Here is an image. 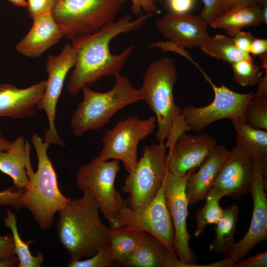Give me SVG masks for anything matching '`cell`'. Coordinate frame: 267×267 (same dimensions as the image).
I'll return each mask as SVG.
<instances>
[{"label":"cell","mask_w":267,"mask_h":267,"mask_svg":"<svg viewBox=\"0 0 267 267\" xmlns=\"http://www.w3.org/2000/svg\"><path fill=\"white\" fill-rule=\"evenodd\" d=\"M11 141H9L4 138L1 132L0 131V151H5L10 146Z\"/></svg>","instance_id":"bcb514c9"},{"label":"cell","mask_w":267,"mask_h":267,"mask_svg":"<svg viewBox=\"0 0 267 267\" xmlns=\"http://www.w3.org/2000/svg\"><path fill=\"white\" fill-rule=\"evenodd\" d=\"M239 208L235 204L223 209L222 215L214 227L216 235L209 245V249L221 253L225 246L235 241Z\"/></svg>","instance_id":"484cf974"},{"label":"cell","mask_w":267,"mask_h":267,"mask_svg":"<svg viewBox=\"0 0 267 267\" xmlns=\"http://www.w3.org/2000/svg\"><path fill=\"white\" fill-rule=\"evenodd\" d=\"M31 141L38 158V169L34 172L30 159L26 165L29 184L23 190L21 201L24 207L29 210L39 227L46 230L52 225L56 213L71 200L60 191L57 176L47 151L50 144L37 134Z\"/></svg>","instance_id":"277c9868"},{"label":"cell","mask_w":267,"mask_h":267,"mask_svg":"<svg viewBox=\"0 0 267 267\" xmlns=\"http://www.w3.org/2000/svg\"><path fill=\"white\" fill-rule=\"evenodd\" d=\"M261 4L239 5L222 12L210 22L214 29H222L229 36L245 27L257 26L263 23Z\"/></svg>","instance_id":"603a6c76"},{"label":"cell","mask_w":267,"mask_h":267,"mask_svg":"<svg viewBox=\"0 0 267 267\" xmlns=\"http://www.w3.org/2000/svg\"><path fill=\"white\" fill-rule=\"evenodd\" d=\"M131 10L134 15L139 16L143 11L145 13L155 15L160 12L157 6L162 0H131Z\"/></svg>","instance_id":"836d02e7"},{"label":"cell","mask_w":267,"mask_h":267,"mask_svg":"<svg viewBox=\"0 0 267 267\" xmlns=\"http://www.w3.org/2000/svg\"><path fill=\"white\" fill-rule=\"evenodd\" d=\"M222 197L219 195L207 196L206 203L196 213L197 227L195 235L198 236L204 231L205 227L209 224H216L221 218L223 209L219 202Z\"/></svg>","instance_id":"f1b7e54d"},{"label":"cell","mask_w":267,"mask_h":267,"mask_svg":"<svg viewBox=\"0 0 267 267\" xmlns=\"http://www.w3.org/2000/svg\"><path fill=\"white\" fill-rule=\"evenodd\" d=\"M45 87L46 81L25 89L10 84L0 85V116L13 119L35 116Z\"/></svg>","instance_id":"ac0fdd59"},{"label":"cell","mask_w":267,"mask_h":267,"mask_svg":"<svg viewBox=\"0 0 267 267\" xmlns=\"http://www.w3.org/2000/svg\"><path fill=\"white\" fill-rule=\"evenodd\" d=\"M11 2L13 5L19 7H26V0H7Z\"/></svg>","instance_id":"c3c4849f"},{"label":"cell","mask_w":267,"mask_h":267,"mask_svg":"<svg viewBox=\"0 0 267 267\" xmlns=\"http://www.w3.org/2000/svg\"><path fill=\"white\" fill-rule=\"evenodd\" d=\"M58 0H27V10L29 17L33 19L39 15L51 11Z\"/></svg>","instance_id":"d590c367"},{"label":"cell","mask_w":267,"mask_h":267,"mask_svg":"<svg viewBox=\"0 0 267 267\" xmlns=\"http://www.w3.org/2000/svg\"><path fill=\"white\" fill-rule=\"evenodd\" d=\"M17 218L10 209L6 211L4 223L9 228L12 235L15 247V253L19 259L18 267H40L44 261L43 253L38 251L36 256L32 255L29 245L34 241H24L21 238L17 225Z\"/></svg>","instance_id":"83f0119b"},{"label":"cell","mask_w":267,"mask_h":267,"mask_svg":"<svg viewBox=\"0 0 267 267\" xmlns=\"http://www.w3.org/2000/svg\"><path fill=\"white\" fill-rule=\"evenodd\" d=\"M18 264L19 259L16 254L0 257V267H15Z\"/></svg>","instance_id":"ee69618b"},{"label":"cell","mask_w":267,"mask_h":267,"mask_svg":"<svg viewBox=\"0 0 267 267\" xmlns=\"http://www.w3.org/2000/svg\"><path fill=\"white\" fill-rule=\"evenodd\" d=\"M76 59V50L71 44H67L57 55H48L45 63L48 78L44 94L37 108L44 110L47 116L48 127L44 130V140L50 144L65 146L55 128L56 106L66 76L74 68Z\"/></svg>","instance_id":"5bb4252c"},{"label":"cell","mask_w":267,"mask_h":267,"mask_svg":"<svg viewBox=\"0 0 267 267\" xmlns=\"http://www.w3.org/2000/svg\"><path fill=\"white\" fill-rule=\"evenodd\" d=\"M209 24L199 15L171 12L158 19L156 26L169 41L183 48L201 46L211 36Z\"/></svg>","instance_id":"e0dca14e"},{"label":"cell","mask_w":267,"mask_h":267,"mask_svg":"<svg viewBox=\"0 0 267 267\" xmlns=\"http://www.w3.org/2000/svg\"><path fill=\"white\" fill-rule=\"evenodd\" d=\"M31 146L22 135L18 136L5 151H0V171L9 176L14 186L25 189L29 184L26 165L30 159Z\"/></svg>","instance_id":"7402d4cb"},{"label":"cell","mask_w":267,"mask_h":267,"mask_svg":"<svg viewBox=\"0 0 267 267\" xmlns=\"http://www.w3.org/2000/svg\"><path fill=\"white\" fill-rule=\"evenodd\" d=\"M109 225L111 228L132 227L149 232L171 253L176 254L174 227L165 201L163 185L147 204L135 209H131L128 205L124 206Z\"/></svg>","instance_id":"30bf717a"},{"label":"cell","mask_w":267,"mask_h":267,"mask_svg":"<svg viewBox=\"0 0 267 267\" xmlns=\"http://www.w3.org/2000/svg\"><path fill=\"white\" fill-rule=\"evenodd\" d=\"M174 60L165 56L150 62L143 76L140 88L144 99L155 113L159 141H164L170 150L178 137L190 131L176 104L173 89L177 79Z\"/></svg>","instance_id":"3957f363"},{"label":"cell","mask_w":267,"mask_h":267,"mask_svg":"<svg viewBox=\"0 0 267 267\" xmlns=\"http://www.w3.org/2000/svg\"><path fill=\"white\" fill-rule=\"evenodd\" d=\"M253 169V156L244 147L236 143L228 151L207 196H228L237 199L250 193Z\"/></svg>","instance_id":"9a60e30c"},{"label":"cell","mask_w":267,"mask_h":267,"mask_svg":"<svg viewBox=\"0 0 267 267\" xmlns=\"http://www.w3.org/2000/svg\"><path fill=\"white\" fill-rule=\"evenodd\" d=\"M153 15L141 14L132 20V16L127 14L94 33L72 40L71 45L76 50L77 59L67 84L69 93L76 95L84 86H89L104 76L120 73L134 47L130 45L120 54H114L110 51V43L121 34L138 30Z\"/></svg>","instance_id":"6da1fadb"},{"label":"cell","mask_w":267,"mask_h":267,"mask_svg":"<svg viewBox=\"0 0 267 267\" xmlns=\"http://www.w3.org/2000/svg\"><path fill=\"white\" fill-rule=\"evenodd\" d=\"M111 229L112 254L115 262L123 265L137 247L145 232L132 227Z\"/></svg>","instance_id":"d4e9b609"},{"label":"cell","mask_w":267,"mask_h":267,"mask_svg":"<svg viewBox=\"0 0 267 267\" xmlns=\"http://www.w3.org/2000/svg\"><path fill=\"white\" fill-rule=\"evenodd\" d=\"M264 0H224L222 12L235 6L256 4H261Z\"/></svg>","instance_id":"7bdbcfd3"},{"label":"cell","mask_w":267,"mask_h":267,"mask_svg":"<svg viewBox=\"0 0 267 267\" xmlns=\"http://www.w3.org/2000/svg\"><path fill=\"white\" fill-rule=\"evenodd\" d=\"M267 252L259 253L254 256L236 262L234 267H267Z\"/></svg>","instance_id":"8d00e7d4"},{"label":"cell","mask_w":267,"mask_h":267,"mask_svg":"<svg viewBox=\"0 0 267 267\" xmlns=\"http://www.w3.org/2000/svg\"><path fill=\"white\" fill-rule=\"evenodd\" d=\"M267 52V40L254 38L250 47L249 54L260 55Z\"/></svg>","instance_id":"b9f144b4"},{"label":"cell","mask_w":267,"mask_h":267,"mask_svg":"<svg viewBox=\"0 0 267 267\" xmlns=\"http://www.w3.org/2000/svg\"><path fill=\"white\" fill-rule=\"evenodd\" d=\"M203 75L212 87L214 99L206 106L196 107L188 105L180 109L181 113L190 131L200 133L206 127L216 121L234 117L244 118L246 105L255 92H237L223 84L218 87L205 72Z\"/></svg>","instance_id":"7c38bea8"},{"label":"cell","mask_w":267,"mask_h":267,"mask_svg":"<svg viewBox=\"0 0 267 267\" xmlns=\"http://www.w3.org/2000/svg\"><path fill=\"white\" fill-rule=\"evenodd\" d=\"M204 7L199 16L209 24L222 12L224 0H202Z\"/></svg>","instance_id":"d6a6232c"},{"label":"cell","mask_w":267,"mask_h":267,"mask_svg":"<svg viewBox=\"0 0 267 267\" xmlns=\"http://www.w3.org/2000/svg\"><path fill=\"white\" fill-rule=\"evenodd\" d=\"M261 63V67L265 70L267 69V53L259 55Z\"/></svg>","instance_id":"681fc988"},{"label":"cell","mask_w":267,"mask_h":267,"mask_svg":"<svg viewBox=\"0 0 267 267\" xmlns=\"http://www.w3.org/2000/svg\"><path fill=\"white\" fill-rule=\"evenodd\" d=\"M233 72V80L242 87L258 85L263 72L253 59H244L230 64Z\"/></svg>","instance_id":"f546056e"},{"label":"cell","mask_w":267,"mask_h":267,"mask_svg":"<svg viewBox=\"0 0 267 267\" xmlns=\"http://www.w3.org/2000/svg\"><path fill=\"white\" fill-rule=\"evenodd\" d=\"M201 50L215 58L232 63L244 59H253L249 53L239 49L232 38L217 34L203 44Z\"/></svg>","instance_id":"4316f807"},{"label":"cell","mask_w":267,"mask_h":267,"mask_svg":"<svg viewBox=\"0 0 267 267\" xmlns=\"http://www.w3.org/2000/svg\"><path fill=\"white\" fill-rule=\"evenodd\" d=\"M228 152L225 145H217L199 166V170L190 175L185 188L188 206L191 207L205 199L213 187Z\"/></svg>","instance_id":"ffe728a7"},{"label":"cell","mask_w":267,"mask_h":267,"mask_svg":"<svg viewBox=\"0 0 267 267\" xmlns=\"http://www.w3.org/2000/svg\"><path fill=\"white\" fill-rule=\"evenodd\" d=\"M114 87L105 92H97L88 86L83 87V99L73 113L70 125L74 134L82 136L89 131L99 130L125 106L143 100L141 88L136 89L130 79L119 73Z\"/></svg>","instance_id":"5b68a950"},{"label":"cell","mask_w":267,"mask_h":267,"mask_svg":"<svg viewBox=\"0 0 267 267\" xmlns=\"http://www.w3.org/2000/svg\"><path fill=\"white\" fill-rule=\"evenodd\" d=\"M115 262L110 246L99 249L85 260L69 262L68 267H107Z\"/></svg>","instance_id":"1f68e13d"},{"label":"cell","mask_w":267,"mask_h":267,"mask_svg":"<svg viewBox=\"0 0 267 267\" xmlns=\"http://www.w3.org/2000/svg\"><path fill=\"white\" fill-rule=\"evenodd\" d=\"M194 0H168V4L171 12L184 13L193 7Z\"/></svg>","instance_id":"60d3db41"},{"label":"cell","mask_w":267,"mask_h":267,"mask_svg":"<svg viewBox=\"0 0 267 267\" xmlns=\"http://www.w3.org/2000/svg\"><path fill=\"white\" fill-rule=\"evenodd\" d=\"M232 40L236 47L243 52L249 53L254 36L250 32L239 31L232 36Z\"/></svg>","instance_id":"74e56055"},{"label":"cell","mask_w":267,"mask_h":267,"mask_svg":"<svg viewBox=\"0 0 267 267\" xmlns=\"http://www.w3.org/2000/svg\"><path fill=\"white\" fill-rule=\"evenodd\" d=\"M244 118L254 128L267 130V97L254 96L246 105Z\"/></svg>","instance_id":"4dcf8cb0"},{"label":"cell","mask_w":267,"mask_h":267,"mask_svg":"<svg viewBox=\"0 0 267 267\" xmlns=\"http://www.w3.org/2000/svg\"><path fill=\"white\" fill-rule=\"evenodd\" d=\"M149 47H158L163 51H171L177 52L182 55L192 62L199 69L200 67L198 64L194 61L190 57L188 52L184 49V48L180 47L177 44L168 41H159L153 43L149 46Z\"/></svg>","instance_id":"f35d334b"},{"label":"cell","mask_w":267,"mask_h":267,"mask_svg":"<svg viewBox=\"0 0 267 267\" xmlns=\"http://www.w3.org/2000/svg\"><path fill=\"white\" fill-rule=\"evenodd\" d=\"M126 0H58L52 15L73 40L94 33L113 22Z\"/></svg>","instance_id":"8992f818"},{"label":"cell","mask_w":267,"mask_h":267,"mask_svg":"<svg viewBox=\"0 0 267 267\" xmlns=\"http://www.w3.org/2000/svg\"><path fill=\"white\" fill-rule=\"evenodd\" d=\"M156 127V119L154 116L142 120L134 116L120 120L105 132L99 157L104 160L121 161L127 171L131 172L138 161L139 142L150 135Z\"/></svg>","instance_id":"8fae6325"},{"label":"cell","mask_w":267,"mask_h":267,"mask_svg":"<svg viewBox=\"0 0 267 267\" xmlns=\"http://www.w3.org/2000/svg\"><path fill=\"white\" fill-rule=\"evenodd\" d=\"M254 169L251 193L252 217L249 229L239 241L224 247L222 252L235 263L248 255L260 242L267 238V155H253Z\"/></svg>","instance_id":"9c48e42d"},{"label":"cell","mask_w":267,"mask_h":267,"mask_svg":"<svg viewBox=\"0 0 267 267\" xmlns=\"http://www.w3.org/2000/svg\"><path fill=\"white\" fill-rule=\"evenodd\" d=\"M83 191L82 197L71 199L58 212V238L69 255V262L89 258L110 245L111 228L102 222L96 200L89 189Z\"/></svg>","instance_id":"7a4b0ae2"},{"label":"cell","mask_w":267,"mask_h":267,"mask_svg":"<svg viewBox=\"0 0 267 267\" xmlns=\"http://www.w3.org/2000/svg\"><path fill=\"white\" fill-rule=\"evenodd\" d=\"M26 35L15 46L16 50L25 56L35 58L57 44L63 37L62 27L55 21L51 11L35 17Z\"/></svg>","instance_id":"d6986e66"},{"label":"cell","mask_w":267,"mask_h":267,"mask_svg":"<svg viewBox=\"0 0 267 267\" xmlns=\"http://www.w3.org/2000/svg\"><path fill=\"white\" fill-rule=\"evenodd\" d=\"M217 145L216 140L208 134H182L168 153V172L177 177L185 176L199 167Z\"/></svg>","instance_id":"2e32d148"},{"label":"cell","mask_w":267,"mask_h":267,"mask_svg":"<svg viewBox=\"0 0 267 267\" xmlns=\"http://www.w3.org/2000/svg\"><path fill=\"white\" fill-rule=\"evenodd\" d=\"M120 169L119 161H107L96 157L82 165L76 174V184L83 191L88 188L94 197L99 211L110 224L118 212L128 205L116 189L115 181Z\"/></svg>","instance_id":"ba28073f"},{"label":"cell","mask_w":267,"mask_h":267,"mask_svg":"<svg viewBox=\"0 0 267 267\" xmlns=\"http://www.w3.org/2000/svg\"><path fill=\"white\" fill-rule=\"evenodd\" d=\"M177 255L154 236L145 232L139 244L123 265L133 267H173Z\"/></svg>","instance_id":"44dd1931"},{"label":"cell","mask_w":267,"mask_h":267,"mask_svg":"<svg viewBox=\"0 0 267 267\" xmlns=\"http://www.w3.org/2000/svg\"><path fill=\"white\" fill-rule=\"evenodd\" d=\"M23 190L9 188L0 192V206H7L19 210L24 207L21 198Z\"/></svg>","instance_id":"e575fe53"},{"label":"cell","mask_w":267,"mask_h":267,"mask_svg":"<svg viewBox=\"0 0 267 267\" xmlns=\"http://www.w3.org/2000/svg\"><path fill=\"white\" fill-rule=\"evenodd\" d=\"M164 141L146 145L134 168L126 176L122 188L128 196L131 209L150 202L162 187L168 173L167 155Z\"/></svg>","instance_id":"52a82bcc"},{"label":"cell","mask_w":267,"mask_h":267,"mask_svg":"<svg viewBox=\"0 0 267 267\" xmlns=\"http://www.w3.org/2000/svg\"><path fill=\"white\" fill-rule=\"evenodd\" d=\"M236 133V143L254 155H267V130L257 129L248 124L244 118L229 119Z\"/></svg>","instance_id":"cb8c5ba5"},{"label":"cell","mask_w":267,"mask_h":267,"mask_svg":"<svg viewBox=\"0 0 267 267\" xmlns=\"http://www.w3.org/2000/svg\"><path fill=\"white\" fill-rule=\"evenodd\" d=\"M261 9L263 22L267 24V0H264L261 4Z\"/></svg>","instance_id":"7dc6e473"},{"label":"cell","mask_w":267,"mask_h":267,"mask_svg":"<svg viewBox=\"0 0 267 267\" xmlns=\"http://www.w3.org/2000/svg\"><path fill=\"white\" fill-rule=\"evenodd\" d=\"M14 254L15 247L12 234L0 236V257Z\"/></svg>","instance_id":"ab89813d"},{"label":"cell","mask_w":267,"mask_h":267,"mask_svg":"<svg viewBox=\"0 0 267 267\" xmlns=\"http://www.w3.org/2000/svg\"><path fill=\"white\" fill-rule=\"evenodd\" d=\"M195 169L190 170L183 177H177L168 171L163 183L164 199L174 227L175 250L180 261L188 267H198L195 264L198 259L190 247L186 222L188 203L185 193L187 180Z\"/></svg>","instance_id":"4fadbf2b"},{"label":"cell","mask_w":267,"mask_h":267,"mask_svg":"<svg viewBox=\"0 0 267 267\" xmlns=\"http://www.w3.org/2000/svg\"><path fill=\"white\" fill-rule=\"evenodd\" d=\"M258 85V89L255 94L258 96L267 97V70H266L265 76L262 77Z\"/></svg>","instance_id":"f6af8a7d"}]
</instances>
